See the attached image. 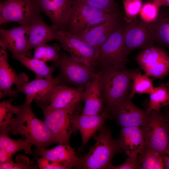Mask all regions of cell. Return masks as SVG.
Listing matches in <instances>:
<instances>
[{
    "label": "cell",
    "instance_id": "1",
    "mask_svg": "<svg viewBox=\"0 0 169 169\" xmlns=\"http://www.w3.org/2000/svg\"><path fill=\"white\" fill-rule=\"evenodd\" d=\"M31 104L25 101L17 105L16 116L12 119L8 129L13 135L20 134L25 137L37 149H45L55 142L45 123L34 114Z\"/></svg>",
    "mask_w": 169,
    "mask_h": 169
},
{
    "label": "cell",
    "instance_id": "2",
    "mask_svg": "<svg viewBox=\"0 0 169 169\" xmlns=\"http://www.w3.org/2000/svg\"><path fill=\"white\" fill-rule=\"evenodd\" d=\"M134 69L109 70L100 72L101 92L105 104L110 112L131 91L133 74L141 70Z\"/></svg>",
    "mask_w": 169,
    "mask_h": 169
},
{
    "label": "cell",
    "instance_id": "3",
    "mask_svg": "<svg viewBox=\"0 0 169 169\" xmlns=\"http://www.w3.org/2000/svg\"><path fill=\"white\" fill-rule=\"evenodd\" d=\"M99 131V133L93 136L95 144L90 147L86 154L80 158L79 168L110 169L113 157L122 151L108 128L104 126Z\"/></svg>",
    "mask_w": 169,
    "mask_h": 169
},
{
    "label": "cell",
    "instance_id": "4",
    "mask_svg": "<svg viewBox=\"0 0 169 169\" xmlns=\"http://www.w3.org/2000/svg\"><path fill=\"white\" fill-rule=\"evenodd\" d=\"M119 16L120 14L107 12L85 4L79 0H72L70 19L64 28L75 34L84 29L109 21Z\"/></svg>",
    "mask_w": 169,
    "mask_h": 169
},
{
    "label": "cell",
    "instance_id": "5",
    "mask_svg": "<svg viewBox=\"0 0 169 169\" xmlns=\"http://www.w3.org/2000/svg\"><path fill=\"white\" fill-rule=\"evenodd\" d=\"M124 27V23H123L100 48L95 67L99 66L101 69L100 72L125 68Z\"/></svg>",
    "mask_w": 169,
    "mask_h": 169
},
{
    "label": "cell",
    "instance_id": "6",
    "mask_svg": "<svg viewBox=\"0 0 169 169\" xmlns=\"http://www.w3.org/2000/svg\"><path fill=\"white\" fill-rule=\"evenodd\" d=\"M141 127L146 146L163 155H169V127L164 113L150 111Z\"/></svg>",
    "mask_w": 169,
    "mask_h": 169
},
{
    "label": "cell",
    "instance_id": "7",
    "mask_svg": "<svg viewBox=\"0 0 169 169\" xmlns=\"http://www.w3.org/2000/svg\"><path fill=\"white\" fill-rule=\"evenodd\" d=\"M153 23H146L137 18L124 23V55L126 59L133 50L143 49L156 43Z\"/></svg>",
    "mask_w": 169,
    "mask_h": 169
},
{
    "label": "cell",
    "instance_id": "8",
    "mask_svg": "<svg viewBox=\"0 0 169 169\" xmlns=\"http://www.w3.org/2000/svg\"><path fill=\"white\" fill-rule=\"evenodd\" d=\"M41 11L36 0H3L0 3V24L15 22L31 24Z\"/></svg>",
    "mask_w": 169,
    "mask_h": 169
},
{
    "label": "cell",
    "instance_id": "9",
    "mask_svg": "<svg viewBox=\"0 0 169 169\" xmlns=\"http://www.w3.org/2000/svg\"><path fill=\"white\" fill-rule=\"evenodd\" d=\"M78 104L66 108L43 111L45 123L50 131L55 143L70 145V136L73 133L72 119Z\"/></svg>",
    "mask_w": 169,
    "mask_h": 169
},
{
    "label": "cell",
    "instance_id": "10",
    "mask_svg": "<svg viewBox=\"0 0 169 169\" xmlns=\"http://www.w3.org/2000/svg\"><path fill=\"white\" fill-rule=\"evenodd\" d=\"M56 40L75 61L94 68L99 48L82 41L64 28L56 30Z\"/></svg>",
    "mask_w": 169,
    "mask_h": 169
},
{
    "label": "cell",
    "instance_id": "11",
    "mask_svg": "<svg viewBox=\"0 0 169 169\" xmlns=\"http://www.w3.org/2000/svg\"><path fill=\"white\" fill-rule=\"evenodd\" d=\"M135 59L149 77L160 79L169 74V54L162 47L153 45L142 49Z\"/></svg>",
    "mask_w": 169,
    "mask_h": 169
},
{
    "label": "cell",
    "instance_id": "12",
    "mask_svg": "<svg viewBox=\"0 0 169 169\" xmlns=\"http://www.w3.org/2000/svg\"><path fill=\"white\" fill-rule=\"evenodd\" d=\"M58 63L62 76L69 83L83 88L97 75L94 68L74 60L66 55L59 56Z\"/></svg>",
    "mask_w": 169,
    "mask_h": 169
},
{
    "label": "cell",
    "instance_id": "13",
    "mask_svg": "<svg viewBox=\"0 0 169 169\" xmlns=\"http://www.w3.org/2000/svg\"><path fill=\"white\" fill-rule=\"evenodd\" d=\"M129 95L120 101L110 112L121 127H140L145 123L150 111L141 109L134 105Z\"/></svg>",
    "mask_w": 169,
    "mask_h": 169
},
{
    "label": "cell",
    "instance_id": "14",
    "mask_svg": "<svg viewBox=\"0 0 169 169\" xmlns=\"http://www.w3.org/2000/svg\"><path fill=\"white\" fill-rule=\"evenodd\" d=\"M31 24L0 30V46L8 49L16 59L22 56L30 58L31 53L28 51L27 46Z\"/></svg>",
    "mask_w": 169,
    "mask_h": 169
},
{
    "label": "cell",
    "instance_id": "15",
    "mask_svg": "<svg viewBox=\"0 0 169 169\" xmlns=\"http://www.w3.org/2000/svg\"><path fill=\"white\" fill-rule=\"evenodd\" d=\"M109 109L106 108L100 114L89 115L82 113L79 114L75 113L72 119L73 133L79 130L81 134L82 144L84 146L90 139L104 125L105 120L111 118Z\"/></svg>",
    "mask_w": 169,
    "mask_h": 169
},
{
    "label": "cell",
    "instance_id": "16",
    "mask_svg": "<svg viewBox=\"0 0 169 169\" xmlns=\"http://www.w3.org/2000/svg\"><path fill=\"white\" fill-rule=\"evenodd\" d=\"M7 49L0 46V97H13L17 95V91L12 90L13 84L17 88L27 82L28 77L23 73L16 74L9 64Z\"/></svg>",
    "mask_w": 169,
    "mask_h": 169
},
{
    "label": "cell",
    "instance_id": "17",
    "mask_svg": "<svg viewBox=\"0 0 169 169\" xmlns=\"http://www.w3.org/2000/svg\"><path fill=\"white\" fill-rule=\"evenodd\" d=\"M61 81L60 76L50 79L36 78L24 83L17 88V91L25 95V101L28 103H31L35 100L39 104L46 103L50 101L53 90L60 84Z\"/></svg>",
    "mask_w": 169,
    "mask_h": 169
},
{
    "label": "cell",
    "instance_id": "18",
    "mask_svg": "<svg viewBox=\"0 0 169 169\" xmlns=\"http://www.w3.org/2000/svg\"><path fill=\"white\" fill-rule=\"evenodd\" d=\"M41 11L48 16L55 30L65 28L70 19L72 0H36Z\"/></svg>",
    "mask_w": 169,
    "mask_h": 169
},
{
    "label": "cell",
    "instance_id": "19",
    "mask_svg": "<svg viewBox=\"0 0 169 169\" xmlns=\"http://www.w3.org/2000/svg\"><path fill=\"white\" fill-rule=\"evenodd\" d=\"M83 88H74L59 84L53 90L50 98V104L45 106L38 104L43 111H49L66 108L79 104L83 100Z\"/></svg>",
    "mask_w": 169,
    "mask_h": 169
},
{
    "label": "cell",
    "instance_id": "20",
    "mask_svg": "<svg viewBox=\"0 0 169 169\" xmlns=\"http://www.w3.org/2000/svg\"><path fill=\"white\" fill-rule=\"evenodd\" d=\"M122 23L119 16L109 21L85 28L74 34L82 41L100 48Z\"/></svg>",
    "mask_w": 169,
    "mask_h": 169
},
{
    "label": "cell",
    "instance_id": "21",
    "mask_svg": "<svg viewBox=\"0 0 169 169\" xmlns=\"http://www.w3.org/2000/svg\"><path fill=\"white\" fill-rule=\"evenodd\" d=\"M117 140L120 148L129 157H137L145 146L143 131L140 127H121Z\"/></svg>",
    "mask_w": 169,
    "mask_h": 169
},
{
    "label": "cell",
    "instance_id": "22",
    "mask_svg": "<svg viewBox=\"0 0 169 169\" xmlns=\"http://www.w3.org/2000/svg\"><path fill=\"white\" fill-rule=\"evenodd\" d=\"M35 154L44 157L53 161L59 163L67 169L78 168L80 158H79L74 149L70 145L59 144L51 149L46 148L34 151Z\"/></svg>",
    "mask_w": 169,
    "mask_h": 169
},
{
    "label": "cell",
    "instance_id": "23",
    "mask_svg": "<svg viewBox=\"0 0 169 169\" xmlns=\"http://www.w3.org/2000/svg\"><path fill=\"white\" fill-rule=\"evenodd\" d=\"M84 89L83 100L85 104L81 113L89 115L100 114L105 108L98 73L86 84Z\"/></svg>",
    "mask_w": 169,
    "mask_h": 169
},
{
    "label": "cell",
    "instance_id": "24",
    "mask_svg": "<svg viewBox=\"0 0 169 169\" xmlns=\"http://www.w3.org/2000/svg\"><path fill=\"white\" fill-rule=\"evenodd\" d=\"M0 130V164L12 159L20 151L24 150L27 154L32 153V144L27 139L13 140L8 136V129Z\"/></svg>",
    "mask_w": 169,
    "mask_h": 169
},
{
    "label": "cell",
    "instance_id": "25",
    "mask_svg": "<svg viewBox=\"0 0 169 169\" xmlns=\"http://www.w3.org/2000/svg\"><path fill=\"white\" fill-rule=\"evenodd\" d=\"M56 31L52 27L47 25L40 16L31 24L28 33L27 50L43 44L56 40Z\"/></svg>",
    "mask_w": 169,
    "mask_h": 169
},
{
    "label": "cell",
    "instance_id": "26",
    "mask_svg": "<svg viewBox=\"0 0 169 169\" xmlns=\"http://www.w3.org/2000/svg\"><path fill=\"white\" fill-rule=\"evenodd\" d=\"M153 24L156 43L164 48L169 49V7L161 8Z\"/></svg>",
    "mask_w": 169,
    "mask_h": 169
},
{
    "label": "cell",
    "instance_id": "27",
    "mask_svg": "<svg viewBox=\"0 0 169 169\" xmlns=\"http://www.w3.org/2000/svg\"><path fill=\"white\" fill-rule=\"evenodd\" d=\"M163 156L145 146L137 157L138 169H164Z\"/></svg>",
    "mask_w": 169,
    "mask_h": 169
},
{
    "label": "cell",
    "instance_id": "28",
    "mask_svg": "<svg viewBox=\"0 0 169 169\" xmlns=\"http://www.w3.org/2000/svg\"><path fill=\"white\" fill-rule=\"evenodd\" d=\"M148 111L155 110L160 111L164 107L169 106V84L162 83L154 87L149 94Z\"/></svg>",
    "mask_w": 169,
    "mask_h": 169
},
{
    "label": "cell",
    "instance_id": "29",
    "mask_svg": "<svg viewBox=\"0 0 169 169\" xmlns=\"http://www.w3.org/2000/svg\"><path fill=\"white\" fill-rule=\"evenodd\" d=\"M24 66L33 72L37 79H50L55 68L48 66L44 62L34 58L22 56L17 59Z\"/></svg>",
    "mask_w": 169,
    "mask_h": 169
},
{
    "label": "cell",
    "instance_id": "30",
    "mask_svg": "<svg viewBox=\"0 0 169 169\" xmlns=\"http://www.w3.org/2000/svg\"><path fill=\"white\" fill-rule=\"evenodd\" d=\"M154 88L153 80L145 73L142 74L141 70L138 71L133 76L129 96L132 99L137 94H149Z\"/></svg>",
    "mask_w": 169,
    "mask_h": 169
},
{
    "label": "cell",
    "instance_id": "31",
    "mask_svg": "<svg viewBox=\"0 0 169 169\" xmlns=\"http://www.w3.org/2000/svg\"><path fill=\"white\" fill-rule=\"evenodd\" d=\"M61 46L55 44L52 46L46 44H41L35 48L33 58L46 62L57 61L59 57Z\"/></svg>",
    "mask_w": 169,
    "mask_h": 169
},
{
    "label": "cell",
    "instance_id": "32",
    "mask_svg": "<svg viewBox=\"0 0 169 169\" xmlns=\"http://www.w3.org/2000/svg\"><path fill=\"white\" fill-rule=\"evenodd\" d=\"M12 100L3 101L0 103V129H6L9 125L13 114H16L17 106L12 104Z\"/></svg>",
    "mask_w": 169,
    "mask_h": 169
},
{
    "label": "cell",
    "instance_id": "33",
    "mask_svg": "<svg viewBox=\"0 0 169 169\" xmlns=\"http://www.w3.org/2000/svg\"><path fill=\"white\" fill-rule=\"evenodd\" d=\"M161 8L153 1L146 3L143 4L139 18L146 23H153L157 18Z\"/></svg>",
    "mask_w": 169,
    "mask_h": 169
},
{
    "label": "cell",
    "instance_id": "34",
    "mask_svg": "<svg viewBox=\"0 0 169 169\" xmlns=\"http://www.w3.org/2000/svg\"><path fill=\"white\" fill-rule=\"evenodd\" d=\"M81 2L106 12L119 14L118 6L115 0H79Z\"/></svg>",
    "mask_w": 169,
    "mask_h": 169
},
{
    "label": "cell",
    "instance_id": "35",
    "mask_svg": "<svg viewBox=\"0 0 169 169\" xmlns=\"http://www.w3.org/2000/svg\"><path fill=\"white\" fill-rule=\"evenodd\" d=\"M123 4L126 21L137 18L143 4L142 0H123Z\"/></svg>",
    "mask_w": 169,
    "mask_h": 169
},
{
    "label": "cell",
    "instance_id": "36",
    "mask_svg": "<svg viewBox=\"0 0 169 169\" xmlns=\"http://www.w3.org/2000/svg\"><path fill=\"white\" fill-rule=\"evenodd\" d=\"M34 162H30L26 156L20 155L16 157V162L14 163L13 169H36L38 167Z\"/></svg>",
    "mask_w": 169,
    "mask_h": 169
},
{
    "label": "cell",
    "instance_id": "37",
    "mask_svg": "<svg viewBox=\"0 0 169 169\" xmlns=\"http://www.w3.org/2000/svg\"><path fill=\"white\" fill-rule=\"evenodd\" d=\"M37 161L38 166L40 169H67L62 165L51 161L47 158L42 156L38 158L35 156Z\"/></svg>",
    "mask_w": 169,
    "mask_h": 169
},
{
    "label": "cell",
    "instance_id": "38",
    "mask_svg": "<svg viewBox=\"0 0 169 169\" xmlns=\"http://www.w3.org/2000/svg\"><path fill=\"white\" fill-rule=\"evenodd\" d=\"M138 169L137 157H129L122 164L115 166L112 165L110 169Z\"/></svg>",
    "mask_w": 169,
    "mask_h": 169
},
{
    "label": "cell",
    "instance_id": "39",
    "mask_svg": "<svg viewBox=\"0 0 169 169\" xmlns=\"http://www.w3.org/2000/svg\"><path fill=\"white\" fill-rule=\"evenodd\" d=\"M14 162L12 159L0 164V169H13Z\"/></svg>",
    "mask_w": 169,
    "mask_h": 169
},
{
    "label": "cell",
    "instance_id": "40",
    "mask_svg": "<svg viewBox=\"0 0 169 169\" xmlns=\"http://www.w3.org/2000/svg\"><path fill=\"white\" fill-rule=\"evenodd\" d=\"M163 164L164 169H169V155H164L163 156Z\"/></svg>",
    "mask_w": 169,
    "mask_h": 169
},
{
    "label": "cell",
    "instance_id": "41",
    "mask_svg": "<svg viewBox=\"0 0 169 169\" xmlns=\"http://www.w3.org/2000/svg\"><path fill=\"white\" fill-rule=\"evenodd\" d=\"M158 4L161 7H169V0H159Z\"/></svg>",
    "mask_w": 169,
    "mask_h": 169
},
{
    "label": "cell",
    "instance_id": "42",
    "mask_svg": "<svg viewBox=\"0 0 169 169\" xmlns=\"http://www.w3.org/2000/svg\"><path fill=\"white\" fill-rule=\"evenodd\" d=\"M164 114L165 115L169 127V109L166 108L165 110Z\"/></svg>",
    "mask_w": 169,
    "mask_h": 169
},
{
    "label": "cell",
    "instance_id": "43",
    "mask_svg": "<svg viewBox=\"0 0 169 169\" xmlns=\"http://www.w3.org/2000/svg\"><path fill=\"white\" fill-rule=\"evenodd\" d=\"M152 0V1L154 2L155 3H156L158 5V3L159 0Z\"/></svg>",
    "mask_w": 169,
    "mask_h": 169
},
{
    "label": "cell",
    "instance_id": "44",
    "mask_svg": "<svg viewBox=\"0 0 169 169\" xmlns=\"http://www.w3.org/2000/svg\"><path fill=\"white\" fill-rule=\"evenodd\" d=\"M168 82L169 83V80L168 81Z\"/></svg>",
    "mask_w": 169,
    "mask_h": 169
}]
</instances>
